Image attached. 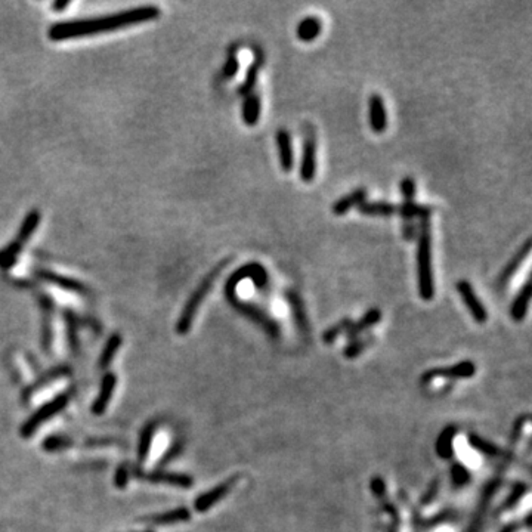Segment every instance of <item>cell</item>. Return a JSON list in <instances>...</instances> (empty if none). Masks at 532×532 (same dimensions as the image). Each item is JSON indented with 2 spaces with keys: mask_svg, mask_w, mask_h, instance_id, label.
I'll return each mask as SVG.
<instances>
[{
  "mask_svg": "<svg viewBox=\"0 0 532 532\" xmlns=\"http://www.w3.org/2000/svg\"><path fill=\"white\" fill-rule=\"evenodd\" d=\"M158 17L160 9L157 6H138L107 17L55 22L54 26L49 27L47 36L52 42H64L70 39H79V37L126 29L135 26V24L157 20Z\"/></svg>",
  "mask_w": 532,
  "mask_h": 532,
  "instance_id": "6da1fadb",
  "label": "cell"
},
{
  "mask_svg": "<svg viewBox=\"0 0 532 532\" xmlns=\"http://www.w3.org/2000/svg\"><path fill=\"white\" fill-rule=\"evenodd\" d=\"M417 272H418V293L422 299L429 302L435 296V286H433L432 274V232L430 220L422 219L418 235V249H417Z\"/></svg>",
  "mask_w": 532,
  "mask_h": 532,
  "instance_id": "7a4b0ae2",
  "label": "cell"
},
{
  "mask_svg": "<svg viewBox=\"0 0 532 532\" xmlns=\"http://www.w3.org/2000/svg\"><path fill=\"white\" fill-rule=\"evenodd\" d=\"M228 264H229V261H228V259H225L224 262H220L215 269L210 271L208 275L200 282V286L195 289V291L192 293V296L188 299V302L185 303V307H183V311H182V314L179 317V321H178V324H176V331L179 334L190 333L197 311H199V307L203 303V301L206 299V296L208 294L210 289L213 287V284L218 280V277L220 275V272L224 271V268L228 266Z\"/></svg>",
  "mask_w": 532,
  "mask_h": 532,
  "instance_id": "3957f363",
  "label": "cell"
},
{
  "mask_svg": "<svg viewBox=\"0 0 532 532\" xmlns=\"http://www.w3.org/2000/svg\"><path fill=\"white\" fill-rule=\"evenodd\" d=\"M40 219H42V215L37 208H33L31 212H29L26 219L22 220L21 228L17 234V238L12 243H9L3 250L0 252V268L6 271L17 264L20 253L22 252L24 245H26L27 241L30 240L33 232L37 229V227H39Z\"/></svg>",
  "mask_w": 532,
  "mask_h": 532,
  "instance_id": "277c9868",
  "label": "cell"
},
{
  "mask_svg": "<svg viewBox=\"0 0 532 532\" xmlns=\"http://www.w3.org/2000/svg\"><path fill=\"white\" fill-rule=\"evenodd\" d=\"M68 401H70V393L66 392V393L58 395V397H55L52 401H49L45 405H42L39 410H37L27 420V422L22 425V427H21L22 438H30L33 433L46 422V420H51L55 414H58L59 411H63L64 408L67 406Z\"/></svg>",
  "mask_w": 532,
  "mask_h": 532,
  "instance_id": "5b68a950",
  "label": "cell"
},
{
  "mask_svg": "<svg viewBox=\"0 0 532 532\" xmlns=\"http://www.w3.org/2000/svg\"><path fill=\"white\" fill-rule=\"evenodd\" d=\"M455 287H457V291H459V294L462 296L466 307L469 309L470 315L473 317L476 323L485 324L487 319H488L487 307L482 305V302L479 301L475 289L472 287V284H470L467 280H460L459 282H457Z\"/></svg>",
  "mask_w": 532,
  "mask_h": 532,
  "instance_id": "8992f818",
  "label": "cell"
},
{
  "mask_svg": "<svg viewBox=\"0 0 532 532\" xmlns=\"http://www.w3.org/2000/svg\"><path fill=\"white\" fill-rule=\"evenodd\" d=\"M317 172V142L312 130L305 132L303 139V154L301 165V178L303 182L311 183Z\"/></svg>",
  "mask_w": 532,
  "mask_h": 532,
  "instance_id": "52a82bcc",
  "label": "cell"
},
{
  "mask_svg": "<svg viewBox=\"0 0 532 532\" xmlns=\"http://www.w3.org/2000/svg\"><path fill=\"white\" fill-rule=\"evenodd\" d=\"M235 482H237V478H231L227 482H222V484L218 485L216 488L202 494V496L197 499L194 503L195 510L202 512V513L207 512L210 507L218 504L222 499H225V496H228L229 491L234 488Z\"/></svg>",
  "mask_w": 532,
  "mask_h": 532,
  "instance_id": "ba28073f",
  "label": "cell"
},
{
  "mask_svg": "<svg viewBox=\"0 0 532 532\" xmlns=\"http://www.w3.org/2000/svg\"><path fill=\"white\" fill-rule=\"evenodd\" d=\"M370 109V126L374 133H383L388 128V114L385 101L379 93H373L368 101Z\"/></svg>",
  "mask_w": 532,
  "mask_h": 532,
  "instance_id": "9c48e42d",
  "label": "cell"
},
{
  "mask_svg": "<svg viewBox=\"0 0 532 532\" xmlns=\"http://www.w3.org/2000/svg\"><path fill=\"white\" fill-rule=\"evenodd\" d=\"M476 373V367L473 363L464 361L460 364H455L454 367L450 368H442V370H430L423 376V383H429L433 379L438 377H453V379H467L472 377Z\"/></svg>",
  "mask_w": 532,
  "mask_h": 532,
  "instance_id": "30bf717a",
  "label": "cell"
},
{
  "mask_svg": "<svg viewBox=\"0 0 532 532\" xmlns=\"http://www.w3.org/2000/svg\"><path fill=\"white\" fill-rule=\"evenodd\" d=\"M138 476L150 482H155V484H169L172 487H178L183 489H190L194 485V479L190 475H183V473L150 472V473H144Z\"/></svg>",
  "mask_w": 532,
  "mask_h": 532,
  "instance_id": "8fae6325",
  "label": "cell"
},
{
  "mask_svg": "<svg viewBox=\"0 0 532 532\" xmlns=\"http://www.w3.org/2000/svg\"><path fill=\"white\" fill-rule=\"evenodd\" d=\"M36 275L39 277L40 280L47 281L49 284H54V286L63 289V290L73 291V293H79V294L88 293V289H86L84 284H82V282H79L76 280H73V278L64 277V275H58V274H55V272H52V271L39 269V271L36 272Z\"/></svg>",
  "mask_w": 532,
  "mask_h": 532,
  "instance_id": "7c38bea8",
  "label": "cell"
},
{
  "mask_svg": "<svg viewBox=\"0 0 532 532\" xmlns=\"http://www.w3.org/2000/svg\"><path fill=\"white\" fill-rule=\"evenodd\" d=\"M116 383H117V379H116V376L113 373H107L104 376L102 383H101L100 395H98V398L95 400V402L92 405V413L93 414L101 416V414H104L107 411V408L109 405V401H111V398H113Z\"/></svg>",
  "mask_w": 532,
  "mask_h": 532,
  "instance_id": "4fadbf2b",
  "label": "cell"
},
{
  "mask_svg": "<svg viewBox=\"0 0 532 532\" xmlns=\"http://www.w3.org/2000/svg\"><path fill=\"white\" fill-rule=\"evenodd\" d=\"M191 519V512L187 507H178V509H173L170 512L165 513H158L148 516L144 519V522L150 524V525H175V524H182V522H188Z\"/></svg>",
  "mask_w": 532,
  "mask_h": 532,
  "instance_id": "5bb4252c",
  "label": "cell"
},
{
  "mask_svg": "<svg viewBox=\"0 0 532 532\" xmlns=\"http://www.w3.org/2000/svg\"><path fill=\"white\" fill-rule=\"evenodd\" d=\"M277 146H278V157L282 172H291L294 166V155L290 133L286 129H280L277 132Z\"/></svg>",
  "mask_w": 532,
  "mask_h": 532,
  "instance_id": "9a60e30c",
  "label": "cell"
},
{
  "mask_svg": "<svg viewBox=\"0 0 532 532\" xmlns=\"http://www.w3.org/2000/svg\"><path fill=\"white\" fill-rule=\"evenodd\" d=\"M40 305L43 311V328H42V348L45 351H49L52 346V312H54V303L45 294H40Z\"/></svg>",
  "mask_w": 532,
  "mask_h": 532,
  "instance_id": "2e32d148",
  "label": "cell"
},
{
  "mask_svg": "<svg viewBox=\"0 0 532 532\" xmlns=\"http://www.w3.org/2000/svg\"><path fill=\"white\" fill-rule=\"evenodd\" d=\"M367 195H368V192H367L365 188H358L355 191L349 192L348 195L342 197V199H339L336 203L333 204V207H331L333 213L336 215V216L346 215V213L349 212L351 208H354L355 206L358 207L363 202H365L367 200Z\"/></svg>",
  "mask_w": 532,
  "mask_h": 532,
  "instance_id": "e0dca14e",
  "label": "cell"
},
{
  "mask_svg": "<svg viewBox=\"0 0 532 532\" xmlns=\"http://www.w3.org/2000/svg\"><path fill=\"white\" fill-rule=\"evenodd\" d=\"M358 212L364 216H379L390 218L398 215V206L388 202H363L358 206Z\"/></svg>",
  "mask_w": 532,
  "mask_h": 532,
  "instance_id": "ac0fdd59",
  "label": "cell"
},
{
  "mask_svg": "<svg viewBox=\"0 0 532 532\" xmlns=\"http://www.w3.org/2000/svg\"><path fill=\"white\" fill-rule=\"evenodd\" d=\"M323 31V21H321L318 17H306L303 18L298 29H296V34H298V39L301 42L309 43L314 42L317 37Z\"/></svg>",
  "mask_w": 532,
  "mask_h": 532,
  "instance_id": "d6986e66",
  "label": "cell"
},
{
  "mask_svg": "<svg viewBox=\"0 0 532 532\" xmlns=\"http://www.w3.org/2000/svg\"><path fill=\"white\" fill-rule=\"evenodd\" d=\"M261 111H262L261 96L253 92L250 95H247L243 104V121L245 123V125L247 126L257 125L259 117H261Z\"/></svg>",
  "mask_w": 532,
  "mask_h": 532,
  "instance_id": "ffe728a7",
  "label": "cell"
},
{
  "mask_svg": "<svg viewBox=\"0 0 532 532\" xmlns=\"http://www.w3.org/2000/svg\"><path fill=\"white\" fill-rule=\"evenodd\" d=\"M264 64V55L262 52L256 51V58L253 63L249 66V68H247V73H245V79H244V83L238 88V93L243 95V96H247L250 95L254 89V84L257 82V76H259V71H261V67Z\"/></svg>",
  "mask_w": 532,
  "mask_h": 532,
  "instance_id": "44dd1931",
  "label": "cell"
},
{
  "mask_svg": "<svg viewBox=\"0 0 532 532\" xmlns=\"http://www.w3.org/2000/svg\"><path fill=\"white\" fill-rule=\"evenodd\" d=\"M529 250H531V240H526L525 244L521 247V249L517 250V253L510 259L509 264H507L501 272V275L499 278L500 284H504L509 281L515 274L516 271L519 269V266H521L524 264V261L526 259V256L529 254Z\"/></svg>",
  "mask_w": 532,
  "mask_h": 532,
  "instance_id": "7402d4cb",
  "label": "cell"
},
{
  "mask_svg": "<svg viewBox=\"0 0 532 532\" xmlns=\"http://www.w3.org/2000/svg\"><path fill=\"white\" fill-rule=\"evenodd\" d=\"M398 215L404 219V222H411L416 218L420 220L430 219L432 207L417 204L416 202H404L401 206H398Z\"/></svg>",
  "mask_w": 532,
  "mask_h": 532,
  "instance_id": "603a6c76",
  "label": "cell"
},
{
  "mask_svg": "<svg viewBox=\"0 0 532 532\" xmlns=\"http://www.w3.org/2000/svg\"><path fill=\"white\" fill-rule=\"evenodd\" d=\"M529 299H531V282L526 281L522 289L519 290V293L516 294V298L512 303V309H510V314L513 317L515 321H522L526 315V311H528V305H529Z\"/></svg>",
  "mask_w": 532,
  "mask_h": 532,
  "instance_id": "cb8c5ba5",
  "label": "cell"
},
{
  "mask_svg": "<svg viewBox=\"0 0 532 532\" xmlns=\"http://www.w3.org/2000/svg\"><path fill=\"white\" fill-rule=\"evenodd\" d=\"M380 319H381V312L379 311V309L373 307V309H370V311H368L360 321H358V323L351 324L349 328L346 330V333H348V336H349L351 339H354V337H356L358 334H360L361 331H365L367 328H370V327H373L374 324H377Z\"/></svg>",
  "mask_w": 532,
  "mask_h": 532,
  "instance_id": "d4e9b609",
  "label": "cell"
},
{
  "mask_svg": "<svg viewBox=\"0 0 532 532\" xmlns=\"http://www.w3.org/2000/svg\"><path fill=\"white\" fill-rule=\"evenodd\" d=\"M286 299L287 302L290 303V307H291V312H293V317H294V321L296 324H298V327L306 333V328H307V319H306V314H305V307H303V302L302 299L299 298V294L296 291H287L286 293Z\"/></svg>",
  "mask_w": 532,
  "mask_h": 532,
  "instance_id": "484cf974",
  "label": "cell"
},
{
  "mask_svg": "<svg viewBox=\"0 0 532 532\" xmlns=\"http://www.w3.org/2000/svg\"><path fill=\"white\" fill-rule=\"evenodd\" d=\"M154 433H155V425L154 423H148L145 426V429L142 430V433H141L139 447H138V459H139L141 463H144L145 459L148 457V454H150Z\"/></svg>",
  "mask_w": 532,
  "mask_h": 532,
  "instance_id": "4316f807",
  "label": "cell"
},
{
  "mask_svg": "<svg viewBox=\"0 0 532 532\" xmlns=\"http://www.w3.org/2000/svg\"><path fill=\"white\" fill-rule=\"evenodd\" d=\"M120 346H121V336L120 334H113V336L108 339L105 348L100 356V367L101 368H105L111 364L116 352L120 349Z\"/></svg>",
  "mask_w": 532,
  "mask_h": 532,
  "instance_id": "83f0119b",
  "label": "cell"
},
{
  "mask_svg": "<svg viewBox=\"0 0 532 532\" xmlns=\"http://www.w3.org/2000/svg\"><path fill=\"white\" fill-rule=\"evenodd\" d=\"M71 445H73V441L70 438L52 435V436H49L43 441L42 447L46 453H58V451H64V450L70 448Z\"/></svg>",
  "mask_w": 532,
  "mask_h": 532,
  "instance_id": "f1b7e54d",
  "label": "cell"
},
{
  "mask_svg": "<svg viewBox=\"0 0 532 532\" xmlns=\"http://www.w3.org/2000/svg\"><path fill=\"white\" fill-rule=\"evenodd\" d=\"M66 324H67V337H68V344L70 348L77 352L79 349V340H77V318L73 312L66 311Z\"/></svg>",
  "mask_w": 532,
  "mask_h": 532,
  "instance_id": "f546056e",
  "label": "cell"
},
{
  "mask_svg": "<svg viewBox=\"0 0 532 532\" xmlns=\"http://www.w3.org/2000/svg\"><path fill=\"white\" fill-rule=\"evenodd\" d=\"M469 443L472 445L475 450L484 453V454H488V455H500L501 454V450L497 447V445H494L489 441L482 439L478 435H469Z\"/></svg>",
  "mask_w": 532,
  "mask_h": 532,
  "instance_id": "4dcf8cb0",
  "label": "cell"
},
{
  "mask_svg": "<svg viewBox=\"0 0 532 532\" xmlns=\"http://www.w3.org/2000/svg\"><path fill=\"white\" fill-rule=\"evenodd\" d=\"M400 190H401V195L404 197V202H414L416 199V181L410 176L404 178L401 182H400Z\"/></svg>",
  "mask_w": 532,
  "mask_h": 532,
  "instance_id": "1f68e13d",
  "label": "cell"
},
{
  "mask_svg": "<svg viewBox=\"0 0 532 532\" xmlns=\"http://www.w3.org/2000/svg\"><path fill=\"white\" fill-rule=\"evenodd\" d=\"M351 318H343L340 323H337L336 326H333L331 328H328L326 333H324V342L326 343H331L334 339H336L340 333L346 331L351 326Z\"/></svg>",
  "mask_w": 532,
  "mask_h": 532,
  "instance_id": "d6a6232c",
  "label": "cell"
},
{
  "mask_svg": "<svg viewBox=\"0 0 532 532\" xmlns=\"http://www.w3.org/2000/svg\"><path fill=\"white\" fill-rule=\"evenodd\" d=\"M453 433H454V429H448L447 432L443 433V435L439 438L438 441V445H436V451L442 455V457H450L451 455V442H453Z\"/></svg>",
  "mask_w": 532,
  "mask_h": 532,
  "instance_id": "836d02e7",
  "label": "cell"
},
{
  "mask_svg": "<svg viewBox=\"0 0 532 532\" xmlns=\"http://www.w3.org/2000/svg\"><path fill=\"white\" fill-rule=\"evenodd\" d=\"M129 478H130V470L128 467V464H121L117 467L116 470V476H114V484L119 489H125L128 482H129Z\"/></svg>",
  "mask_w": 532,
  "mask_h": 532,
  "instance_id": "e575fe53",
  "label": "cell"
},
{
  "mask_svg": "<svg viewBox=\"0 0 532 532\" xmlns=\"http://www.w3.org/2000/svg\"><path fill=\"white\" fill-rule=\"evenodd\" d=\"M238 70H240L238 58L232 54V55H229V58L227 59V63H225L224 68H222V76H224V79H232V77L235 76V74L238 73Z\"/></svg>",
  "mask_w": 532,
  "mask_h": 532,
  "instance_id": "d590c367",
  "label": "cell"
},
{
  "mask_svg": "<svg viewBox=\"0 0 532 532\" xmlns=\"http://www.w3.org/2000/svg\"><path fill=\"white\" fill-rule=\"evenodd\" d=\"M525 491H526V487H525L524 484H517V485L515 487L513 492H512V496L509 497V500L506 501L504 507H512V506H515L519 500L522 499V496L525 494Z\"/></svg>",
  "mask_w": 532,
  "mask_h": 532,
  "instance_id": "8d00e7d4",
  "label": "cell"
},
{
  "mask_svg": "<svg viewBox=\"0 0 532 532\" xmlns=\"http://www.w3.org/2000/svg\"><path fill=\"white\" fill-rule=\"evenodd\" d=\"M453 478L455 484H464V482L469 479V473L463 466L457 464L453 467Z\"/></svg>",
  "mask_w": 532,
  "mask_h": 532,
  "instance_id": "74e56055",
  "label": "cell"
},
{
  "mask_svg": "<svg viewBox=\"0 0 532 532\" xmlns=\"http://www.w3.org/2000/svg\"><path fill=\"white\" fill-rule=\"evenodd\" d=\"M367 346V340H356L349 344V348L346 349V355L348 356H356V354H360Z\"/></svg>",
  "mask_w": 532,
  "mask_h": 532,
  "instance_id": "f35d334b",
  "label": "cell"
},
{
  "mask_svg": "<svg viewBox=\"0 0 532 532\" xmlns=\"http://www.w3.org/2000/svg\"><path fill=\"white\" fill-rule=\"evenodd\" d=\"M439 484H441L439 480H435V482H433V484L430 485L429 491L425 494V497H423V500H422L423 504H429V503H432L433 499H435V496H436L438 491H439Z\"/></svg>",
  "mask_w": 532,
  "mask_h": 532,
  "instance_id": "ab89813d",
  "label": "cell"
},
{
  "mask_svg": "<svg viewBox=\"0 0 532 532\" xmlns=\"http://www.w3.org/2000/svg\"><path fill=\"white\" fill-rule=\"evenodd\" d=\"M68 6H70V0H58V2L52 3V9L55 12H63Z\"/></svg>",
  "mask_w": 532,
  "mask_h": 532,
  "instance_id": "60d3db41",
  "label": "cell"
},
{
  "mask_svg": "<svg viewBox=\"0 0 532 532\" xmlns=\"http://www.w3.org/2000/svg\"><path fill=\"white\" fill-rule=\"evenodd\" d=\"M516 529H517V524H510V525L504 526L500 532H516Z\"/></svg>",
  "mask_w": 532,
  "mask_h": 532,
  "instance_id": "b9f144b4",
  "label": "cell"
},
{
  "mask_svg": "<svg viewBox=\"0 0 532 532\" xmlns=\"http://www.w3.org/2000/svg\"><path fill=\"white\" fill-rule=\"evenodd\" d=\"M139 532H154L153 529H146V531H139Z\"/></svg>",
  "mask_w": 532,
  "mask_h": 532,
  "instance_id": "7bdbcfd3",
  "label": "cell"
}]
</instances>
